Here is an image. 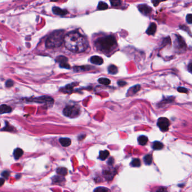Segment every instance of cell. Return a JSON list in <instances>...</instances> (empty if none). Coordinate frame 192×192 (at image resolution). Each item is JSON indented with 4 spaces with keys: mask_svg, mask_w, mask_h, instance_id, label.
I'll return each instance as SVG.
<instances>
[{
    "mask_svg": "<svg viewBox=\"0 0 192 192\" xmlns=\"http://www.w3.org/2000/svg\"><path fill=\"white\" fill-rule=\"evenodd\" d=\"M59 0H51V1H57Z\"/></svg>",
    "mask_w": 192,
    "mask_h": 192,
    "instance_id": "37",
    "label": "cell"
},
{
    "mask_svg": "<svg viewBox=\"0 0 192 192\" xmlns=\"http://www.w3.org/2000/svg\"><path fill=\"white\" fill-rule=\"evenodd\" d=\"M143 160L144 163L147 165H150L152 162V156L151 154H147L144 157Z\"/></svg>",
    "mask_w": 192,
    "mask_h": 192,
    "instance_id": "19",
    "label": "cell"
},
{
    "mask_svg": "<svg viewBox=\"0 0 192 192\" xmlns=\"http://www.w3.org/2000/svg\"><path fill=\"white\" fill-rule=\"evenodd\" d=\"M108 7V6L107 4L105 3V2L101 1L99 2L97 9H98V10H104L107 9Z\"/></svg>",
    "mask_w": 192,
    "mask_h": 192,
    "instance_id": "22",
    "label": "cell"
},
{
    "mask_svg": "<svg viewBox=\"0 0 192 192\" xmlns=\"http://www.w3.org/2000/svg\"><path fill=\"white\" fill-rule=\"evenodd\" d=\"M68 59L63 56H59L56 59V61L60 64V66L61 68L66 69L70 68V66L68 63Z\"/></svg>",
    "mask_w": 192,
    "mask_h": 192,
    "instance_id": "8",
    "label": "cell"
},
{
    "mask_svg": "<svg viewBox=\"0 0 192 192\" xmlns=\"http://www.w3.org/2000/svg\"><path fill=\"white\" fill-rule=\"evenodd\" d=\"M148 142V138L146 136L142 135L138 138V143L141 146H144Z\"/></svg>",
    "mask_w": 192,
    "mask_h": 192,
    "instance_id": "17",
    "label": "cell"
},
{
    "mask_svg": "<svg viewBox=\"0 0 192 192\" xmlns=\"http://www.w3.org/2000/svg\"><path fill=\"white\" fill-rule=\"evenodd\" d=\"M186 20L189 24H192V14H188L186 15Z\"/></svg>",
    "mask_w": 192,
    "mask_h": 192,
    "instance_id": "30",
    "label": "cell"
},
{
    "mask_svg": "<svg viewBox=\"0 0 192 192\" xmlns=\"http://www.w3.org/2000/svg\"><path fill=\"white\" fill-rule=\"evenodd\" d=\"M116 171L114 169H106L103 171V174L106 179L107 180H112L115 175Z\"/></svg>",
    "mask_w": 192,
    "mask_h": 192,
    "instance_id": "9",
    "label": "cell"
},
{
    "mask_svg": "<svg viewBox=\"0 0 192 192\" xmlns=\"http://www.w3.org/2000/svg\"><path fill=\"white\" fill-rule=\"evenodd\" d=\"M156 192H168V190H167L166 188H163V187H162V188H160L158 189H157Z\"/></svg>",
    "mask_w": 192,
    "mask_h": 192,
    "instance_id": "33",
    "label": "cell"
},
{
    "mask_svg": "<svg viewBox=\"0 0 192 192\" xmlns=\"http://www.w3.org/2000/svg\"><path fill=\"white\" fill-rule=\"evenodd\" d=\"M109 154V153L108 151H102L99 152V158H100L101 160H104V159L108 157Z\"/></svg>",
    "mask_w": 192,
    "mask_h": 192,
    "instance_id": "21",
    "label": "cell"
},
{
    "mask_svg": "<svg viewBox=\"0 0 192 192\" xmlns=\"http://www.w3.org/2000/svg\"><path fill=\"white\" fill-rule=\"evenodd\" d=\"M12 111L11 107L7 106L6 104H2L0 106V114L10 113Z\"/></svg>",
    "mask_w": 192,
    "mask_h": 192,
    "instance_id": "12",
    "label": "cell"
},
{
    "mask_svg": "<svg viewBox=\"0 0 192 192\" xmlns=\"http://www.w3.org/2000/svg\"><path fill=\"white\" fill-rule=\"evenodd\" d=\"M14 86V81L12 80L9 79L8 80H7L6 82V86L7 88H10V87Z\"/></svg>",
    "mask_w": 192,
    "mask_h": 192,
    "instance_id": "29",
    "label": "cell"
},
{
    "mask_svg": "<svg viewBox=\"0 0 192 192\" xmlns=\"http://www.w3.org/2000/svg\"><path fill=\"white\" fill-rule=\"evenodd\" d=\"M126 84V83L125 81H118V85H119L120 86H125Z\"/></svg>",
    "mask_w": 192,
    "mask_h": 192,
    "instance_id": "34",
    "label": "cell"
},
{
    "mask_svg": "<svg viewBox=\"0 0 192 192\" xmlns=\"http://www.w3.org/2000/svg\"><path fill=\"white\" fill-rule=\"evenodd\" d=\"M139 11L144 15L148 16L151 13L152 8L146 4H141L138 6Z\"/></svg>",
    "mask_w": 192,
    "mask_h": 192,
    "instance_id": "7",
    "label": "cell"
},
{
    "mask_svg": "<svg viewBox=\"0 0 192 192\" xmlns=\"http://www.w3.org/2000/svg\"><path fill=\"white\" fill-rule=\"evenodd\" d=\"M157 25L155 23H152L146 31V33L148 35H154L156 33Z\"/></svg>",
    "mask_w": 192,
    "mask_h": 192,
    "instance_id": "13",
    "label": "cell"
},
{
    "mask_svg": "<svg viewBox=\"0 0 192 192\" xmlns=\"http://www.w3.org/2000/svg\"><path fill=\"white\" fill-rule=\"evenodd\" d=\"M60 142L63 147H68L71 144V140L69 138H61L60 139Z\"/></svg>",
    "mask_w": 192,
    "mask_h": 192,
    "instance_id": "15",
    "label": "cell"
},
{
    "mask_svg": "<svg viewBox=\"0 0 192 192\" xmlns=\"http://www.w3.org/2000/svg\"><path fill=\"white\" fill-rule=\"evenodd\" d=\"M5 183V180L2 178H0V186H1L4 185Z\"/></svg>",
    "mask_w": 192,
    "mask_h": 192,
    "instance_id": "36",
    "label": "cell"
},
{
    "mask_svg": "<svg viewBox=\"0 0 192 192\" xmlns=\"http://www.w3.org/2000/svg\"><path fill=\"white\" fill-rule=\"evenodd\" d=\"M165 1H166V0H153L152 2L154 6H157L158 5V4L160 3L161 2H163Z\"/></svg>",
    "mask_w": 192,
    "mask_h": 192,
    "instance_id": "32",
    "label": "cell"
},
{
    "mask_svg": "<svg viewBox=\"0 0 192 192\" xmlns=\"http://www.w3.org/2000/svg\"><path fill=\"white\" fill-rule=\"evenodd\" d=\"M188 70L192 74V63L189 64L188 65Z\"/></svg>",
    "mask_w": 192,
    "mask_h": 192,
    "instance_id": "35",
    "label": "cell"
},
{
    "mask_svg": "<svg viewBox=\"0 0 192 192\" xmlns=\"http://www.w3.org/2000/svg\"><path fill=\"white\" fill-rule=\"evenodd\" d=\"M108 71L109 74H116L118 73V68L114 65H111L109 66L108 68Z\"/></svg>",
    "mask_w": 192,
    "mask_h": 192,
    "instance_id": "20",
    "label": "cell"
},
{
    "mask_svg": "<svg viewBox=\"0 0 192 192\" xmlns=\"http://www.w3.org/2000/svg\"><path fill=\"white\" fill-rule=\"evenodd\" d=\"M29 102H37V103H46L48 105H52L53 103V99L51 97L47 96H41L37 98H31L28 100Z\"/></svg>",
    "mask_w": 192,
    "mask_h": 192,
    "instance_id": "5",
    "label": "cell"
},
{
    "mask_svg": "<svg viewBox=\"0 0 192 192\" xmlns=\"http://www.w3.org/2000/svg\"><path fill=\"white\" fill-rule=\"evenodd\" d=\"M178 91L180 93H186L188 92V90L184 87H179L178 88Z\"/></svg>",
    "mask_w": 192,
    "mask_h": 192,
    "instance_id": "31",
    "label": "cell"
},
{
    "mask_svg": "<svg viewBox=\"0 0 192 192\" xmlns=\"http://www.w3.org/2000/svg\"><path fill=\"white\" fill-rule=\"evenodd\" d=\"M23 154V151L20 148H16L14 152V158L16 159H18Z\"/></svg>",
    "mask_w": 192,
    "mask_h": 192,
    "instance_id": "14",
    "label": "cell"
},
{
    "mask_svg": "<svg viewBox=\"0 0 192 192\" xmlns=\"http://www.w3.org/2000/svg\"><path fill=\"white\" fill-rule=\"evenodd\" d=\"M64 43L69 50L74 52H82L88 48V42L83 35L77 32H71L64 37Z\"/></svg>",
    "mask_w": 192,
    "mask_h": 192,
    "instance_id": "1",
    "label": "cell"
},
{
    "mask_svg": "<svg viewBox=\"0 0 192 192\" xmlns=\"http://www.w3.org/2000/svg\"><path fill=\"white\" fill-rule=\"evenodd\" d=\"M91 62L92 64L100 65L103 63V60L101 57L98 56H93L91 58Z\"/></svg>",
    "mask_w": 192,
    "mask_h": 192,
    "instance_id": "11",
    "label": "cell"
},
{
    "mask_svg": "<svg viewBox=\"0 0 192 192\" xmlns=\"http://www.w3.org/2000/svg\"><path fill=\"white\" fill-rule=\"evenodd\" d=\"M140 89H141V86H139V85H136V86L132 87L131 88L129 89V93L131 92L130 94H134L136 93L137 92L140 90Z\"/></svg>",
    "mask_w": 192,
    "mask_h": 192,
    "instance_id": "24",
    "label": "cell"
},
{
    "mask_svg": "<svg viewBox=\"0 0 192 192\" xmlns=\"http://www.w3.org/2000/svg\"><path fill=\"white\" fill-rule=\"evenodd\" d=\"M177 42H178V46L180 48H184V47H185V42L180 36H177Z\"/></svg>",
    "mask_w": 192,
    "mask_h": 192,
    "instance_id": "18",
    "label": "cell"
},
{
    "mask_svg": "<svg viewBox=\"0 0 192 192\" xmlns=\"http://www.w3.org/2000/svg\"><path fill=\"white\" fill-rule=\"evenodd\" d=\"M111 2V5L114 7L119 6L121 5V0H109Z\"/></svg>",
    "mask_w": 192,
    "mask_h": 192,
    "instance_id": "27",
    "label": "cell"
},
{
    "mask_svg": "<svg viewBox=\"0 0 192 192\" xmlns=\"http://www.w3.org/2000/svg\"><path fill=\"white\" fill-rule=\"evenodd\" d=\"M117 45L115 37L109 36L102 37L98 39L96 42V46L99 50L103 52H109Z\"/></svg>",
    "mask_w": 192,
    "mask_h": 192,
    "instance_id": "2",
    "label": "cell"
},
{
    "mask_svg": "<svg viewBox=\"0 0 192 192\" xmlns=\"http://www.w3.org/2000/svg\"><path fill=\"white\" fill-rule=\"evenodd\" d=\"M170 125V123L169 120L166 118H160L157 121V125L162 131H168Z\"/></svg>",
    "mask_w": 192,
    "mask_h": 192,
    "instance_id": "6",
    "label": "cell"
},
{
    "mask_svg": "<svg viewBox=\"0 0 192 192\" xmlns=\"http://www.w3.org/2000/svg\"><path fill=\"white\" fill-rule=\"evenodd\" d=\"M152 148L154 150H160L163 148V144L160 142L156 141L153 143Z\"/></svg>",
    "mask_w": 192,
    "mask_h": 192,
    "instance_id": "16",
    "label": "cell"
},
{
    "mask_svg": "<svg viewBox=\"0 0 192 192\" xmlns=\"http://www.w3.org/2000/svg\"><path fill=\"white\" fill-rule=\"evenodd\" d=\"M64 31L62 30L53 32L46 40V47L48 48H54L60 47L64 41Z\"/></svg>",
    "mask_w": 192,
    "mask_h": 192,
    "instance_id": "3",
    "label": "cell"
},
{
    "mask_svg": "<svg viewBox=\"0 0 192 192\" xmlns=\"http://www.w3.org/2000/svg\"><path fill=\"white\" fill-rule=\"evenodd\" d=\"M141 162L140 159L139 158H134L132 160L131 162V165L133 167H139L141 166Z\"/></svg>",
    "mask_w": 192,
    "mask_h": 192,
    "instance_id": "25",
    "label": "cell"
},
{
    "mask_svg": "<svg viewBox=\"0 0 192 192\" xmlns=\"http://www.w3.org/2000/svg\"><path fill=\"white\" fill-rule=\"evenodd\" d=\"M63 113L65 116L69 117V118H74L79 115V111L75 107L68 106L64 108Z\"/></svg>",
    "mask_w": 192,
    "mask_h": 192,
    "instance_id": "4",
    "label": "cell"
},
{
    "mask_svg": "<svg viewBox=\"0 0 192 192\" xmlns=\"http://www.w3.org/2000/svg\"><path fill=\"white\" fill-rule=\"evenodd\" d=\"M52 11L53 14L60 16H65L68 14V12L66 10L62 9L58 7H53L52 8Z\"/></svg>",
    "mask_w": 192,
    "mask_h": 192,
    "instance_id": "10",
    "label": "cell"
},
{
    "mask_svg": "<svg viewBox=\"0 0 192 192\" xmlns=\"http://www.w3.org/2000/svg\"><path fill=\"white\" fill-rule=\"evenodd\" d=\"M57 173L61 175H66L68 173V170L66 168H61L57 170Z\"/></svg>",
    "mask_w": 192,
    "mask_h": 192,
    "instance_id": "26",
    "label": "cell"
},
{
    "mask_svg": "<svg viewBox=\"0 0 192 192\" xmlns=\"http://www.w3.org/2000/svg\"><path fill=\"white\" fill-rule=\"evenodd\" d=\"M98 82L101 84L106 85V86H107V85H109V84H110L111 81L110 80L108 79V78H101L98 79Z\"/></svg>",
    "mask_w": 192,
    "mask_h": 192,
    "instance_id": "23",
    "label": "cell"
},
{
    "mask_svg": "<svg viewBox=\"0 0 192 192\" xmlns=\"http://www.w3.org/2000/svg\"><path fill=\"white\" fill-rule=\"evenodd\" d=\"M94 192H108V189L104 187H98L94 190Z\"/></svg>",
    "mask_w": 192,
    "mask_h": 192,
    "instance_id": "28",
    "label": "cell"
}]
</instances>
